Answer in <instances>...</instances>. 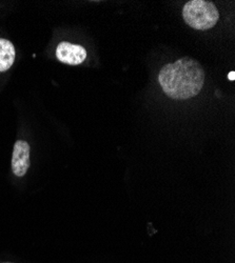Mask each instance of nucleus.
<instances>
[{
    "label": "nucleus",
    "instance_id": "obj_1",
    "mask_svg": "<svg viewBox=\"0 0 235 263\" xmlns=\"http://www.w3.org/2000/svg\"><path fill=\"white\" fill-rule=\"evenodd\" d=\"M158 79L168 97L186 100L200 94L205 83V72L197 60L184 57L166 64L159 72Z\"/></svg>",
    "mask_w": 235,
    "mask_h": 263
},
{
    "label": "nucleus",
    "instance_id": "obj_2",
    "mask_svg": "<svg viewBox=\"0 0 235 263\" xmlns=\"http://www.w3.org/2000/svg\"><path fill=\"white\" fill-rule=\"evenodd\" d=\"M183 17L191 28L206 31L218 24L220 13L214 4L206 0H191L183 9Z\"/></svg>",
    "mask_w": 235,
    "mask_h": 263
},
{
    "label": "nucleus",
    "instance_id": "obj_3",
    "mask_svg": "<svg viewBox=\"0 0 235 263\" xmlns=\"http://www.w3.org/2000/svg\"><path fill=\"white\" fill-rule=\"evenodd\" d=\"M56 57L62 63L77 65L82 63L87 58V51L81 46L62 41L57 46Z\"/></svg>",
    "mask_w": 235,
    "mask_h": 263
},
{
    "label": "nucleus",
    "instance_id": "obj_4",
    "mask_svg": "<svg viewBox=\"0 0 235 263\" xmlns=\"http://www.w3.org/2000/svg\"><path fill=\"white\" fill-rule=\"evenodd\" d=\"M30 145L25 140H17L12 157V170L17 177H24L30 167Z\"/></svg>",
    "mask_w": 235,
    "mask_h": 263
},
{
    "label": "nucleus",
    "instance_id": "obj_5",
    "mask_svg": "<svg viewBox=\"0 0 235 263\" xmlns=\"http://www.w3.org/2000/svg\"><path fill=\"white\" fill-rule=\"evenodd\" d=\"M15 48L8 39L0 38V72L8 71L15 61Z\"/></svg>",
    "mask_w": 235,
    "mask_h": 263
},
{
    "label": "nucleus",
    "instance_id": "obj_6",
    "mask_svg": "<svg viewBox=\"0 0 235 263\" xmlns=\"http://www.w3.org/2000/svg\"><path fill=\"white\" fill-rule=\"evenodd\" d=\"M228 78H229L230 80H232V81H233V80L235 79V72H233V71H232V72L228 75Z\"/></svg>",
    "mask_w": 235,
    "mask_h": 263
},
{
    "label": "nucleus",
    "instance_id": "obj_7",
    "mask_svg": "<svg viewBox=\"0 0 235 263\" xmlns=\"http://www.w3.org/2000/svg\"><path fill=\"white\" fill-rule=\"evenodd\" d=\"M8 263H9V262H8Z\"/></svg>",
    "mask_w": 235,
    "mask_h": 263
}]
</instances>
